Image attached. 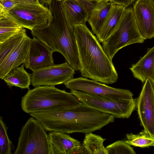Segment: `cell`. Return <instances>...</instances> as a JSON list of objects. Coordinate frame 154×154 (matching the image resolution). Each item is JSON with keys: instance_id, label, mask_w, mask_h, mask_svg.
I'll return each mask as SVG.
<instances>
[{"instance_id": "cell-1", "label": "cell", "mask_w": 154, "mask_h": 154, "mask_svg": "<svg viewBox=\"0 0 154 154\" xmlns=\"http://www.w3.org/2000/svg\"><path fill=\"white\" fill-rule=\"evenodd\" d=\"M29 115L38 121L47 131L67 134L92 132L114 122L115 118L81 102L70 108L34 112Z\"/></svg>"}, {"instance_id": "cell-2", "label": "cell", "mask_w": 154, "mask_h": 154, "mask_svg": "<svg viewBox=\"0 0 154 154\" xmlns=\"http://www.w3.org/2000/svg\"><path fill=\"white\" fill-rule=\"evenodd\" d=\"M74 30L78 47L81 75L101 83L117 82V72L100 42L86 24L75 26Z\"/></svg>"}, {"instance_id": "cell-3", "label": "cell", "mask_w": 154, "mask_h": 154, "mask_svg": "<svg viewBox=\"0 0 154 154\" xmlns=\"http://www.w3.org/2000/svg\"><path fill=\"white\" fill-rule=\"evenodd\" d=\"M52 16L48 25L31 30L33 37L44 42L54 52L60 53L75 70L81 69L74 28L70 26L62 10L61 2L53 0L48 5Z\"/></svg>"}, {"instance_id": "cell-4", "label": "cell", "mask_w": 154, "mask_h": 154, "mask_svg": "<svg viewBox=\"0 0 154 154\" xmlns=\"http://www.w3.org/2000/svg\"><path fill=\"white\" fill-rule=\"evenodd\" d=\"M81 102L71 92L53 86L29 89L21 99V106L26 113L59 110L74 107Z\"/></svg>"}, {"instance_id": "cell-5", "label": "cell", "mask_w": 154, "mask_h": 154, "mask_svg": "<svg viewBox=\"0 0 154 154\" xmlns=\"http://www.w3.org/2000/svg\"><path fill=\"white\" fill-rule=\"evenodd\" d=\"M145 40L139 29L133 8H126L116 29L102 43V47L112 60L121 49L132 44L143 43Z\"/></svg>"}, {"instance_id": "cell-6", "label": "cell", "mask_w": 154, "mask_h": 154, "mask_svg": "<svg viewBox=\"0 0 154 154\" xmlns=\"http://www.w3.org/2000/svg\"><path fill=\"white\" fill-rule=\"evenodd\" d=\"M46 130L32 116L22 127L14 154H50Z\"/></svg>"}, {"instance_id": "cell-7", "label": "cell", "mask_w": 154, "mask_h": 154, "mask_svg": "<svg viewBox=\"0 0 154 154\" xmlns=\"http://www.w3.org/2000/svg\"><path fill=\"white\" fill-rule=\"evenodd\" d=\"M70 91L81 103L87 106L110 114L117 118H129L136 106V100L133 97L114 100L79 91Z\"/></svg>"}, {"instance_id": "cell-8", "label": "cell", "mask_w": 154, "mask_h": 154, "mask_svg": "<svg viewBox=\"0 0 154 154\" xmlns=\"http://www.w3.org/2000/svg\"><path fill=\"white\" fill-rule=\"evenodd\" d=\"M6 15L23 28L31 30L48 25L52 19L48 8L41 4H17Z\"/></svg>"}, {"instance_id": "cell-9", "label": "cell", "mask_w": 154, "mask_h": 154, "mask_svg": "<svg viewBox=\"0 0 154 154\" xmlns=\"http://www.w3.org/2000/svg\"><path fill=\"white\" fill-rule=\"evenodd\" d=\"M64 84L70 90L99 95L114 100L131 99L133 95L129 90L112 87L82 77L73 78Z\"/></svg>"}, {"instance_id": "cell-10", "label": "cell", "mask_w": 154, "mask_h": 154, "mask_svg": "<svg viewBox=\"0 0 154 154\" xmlns=\"http://www.w3.org/2000/svg\"><path fill=\"white\" fill-rule=\"evenodd\" d=\"M75 70L66 62L33 72L31 84L34 87L64 84L73 78Z\"/></svg>"}, {"instance_id": "cell-11", "label": "cell", "mask_w": 154, "mask_h": 154, "mask_svg": "<svg viewBox=\"0 0 154 154\" xmlns=\"http://www.w3.org/2000/svg\"><path fill=\"white\" fill-rule=\"evenodd\" d=\"M136 106L141 125L154 137V86L149 79L137 99Z\"/></svg>"}, {"instance_id": "cell-12", "label": "cell", "mask_w": 154, "mask_h": 154, "mask_svg": "<svg viewBox=\"0 0 154 154\" xmlns=\"http://www.w3.org/2000/svg\"><path fill=\"white\" fill-rule=\"evenodd\" d=\"M53 52L45 44L36 37L31 39L27 60L26 69L33 72L54 65Z\"/></svg>"}, {"instance_id": "cell-13", "label": "cell", "mask_w": 154, "mask_h": 154, "mask_svg": "<svg viewBox=\"0 0 154 154\" xmlns=\"http://www.w3.org/2000/svg\"><path fill=\"white\" fill-rule=\"evenodd\" d=\"M62 8L68 23L72 27L86 24L91 9L97 2L94 0H64Z\"/></svg>"}, {"instance_id": "cell-14", "label": "cell", "mask_w": 154, "mask_h": 154, "mask_svg": "<svg viewBox=\"0 0 154 154\" xmlns=\"http://www.w3.org/2000/svg\"><path fill=\"white\" fill-rule=\"evenodd\" d=\"M139 31L145 40L154 37V6L150 0H137L133 8Z\"/></svg>"}, {"instance_id": "cell-15", "label": "cell", "mask_w": 154, "mask_h": 154, "mask_svg": "<svg viewBox=\"0 0 154 154\" xmlns=\"http://www.w3.org/2000/svg\"><path fill=\"white\" fill-rule=\"evenodd\" d=\"M31 39L27 35L4 61L0 64V78L2 80L11 70L26 62Z\"/></svg>"}, {"instance_id": "cell-16", "label": "cell", "mask_w": 154, "mask_h": 154, "mask_svg": "<svg viewBox=\"0 0 154 154\" xmlns=\"http://www.w3.org/2000/svg\"><path fill=\"white\" fill-rule=\"evenodd\" d=\"M50 154H70L81 144L78 140L63 133L51 131L48 134Z\"/></svg>"}, {"instance_id": "cell-17", "label": "cell", "mask_w": 154, "mask_h": 154, "mask_svg": "<svg viewBox=\"0 0 154 154\" xmlns=\"http://www.w3.org/2000/svg\"><path fill=\"white\" fill-rule=\"evenodd\" d=\"M130 69L135 78L142 82L149 79L154 85V46Z\"/></svg>"}, {"instance_id": "cell-18", "label": "cell", "mask_w": 154, "mask_h": 154, "mask_svg": "<svg viewBox=\"0 0 154 154\" xmlns=\"http://www.w3.org/2000/svg\"><path fill=\"white\" fill-rule=\"evenodd\" d=\"M126 8L122 5L111 4L102 26L96 35L100 43L106 40L117 28Z\"/></svg>"}, {"instance_id": "cell-19", "label": "cell", "mask_w": 154, "mask_h": 154, "mask_svg": "<svg viewBox=\"0 0 154 154\" xmlns=\"http://www.w3.org/2000/svg\"><path fill=\"white\" fill-rule=\"evenodd\" d=\"M111 5L110 2H97L90 12L87 21L91 26L92 32L96 35L102 26Z\"/></svg>"}, {"instance_id": "cell-20", "label": "cell", "mask_w": 154, "mask_h": 154, "mask_svg": "<svg viewBox=\"0 0 154 154\" xmlns=\"http://www.w3.org/2000/svg\"><path fill=\"white\" fill-rule=\"evenodd\" d=\"M24 63L10 71L3 80L9 88L15 86L21 89H29L31 84L32 74L28 73L24 69Z\"/></svg>"}, {"instance_id": "cell-21", "label": "cell", "mask_w": 154, "mask_h": 154, "mask_svg": "<svg viewBox=\"0 0 154 154\" xmlns=\"http://www.w3.org/2000/svg\"><path fill=\"white\" fill-rule=\"evenodd\" d=\"M24 29L7 16L0 17V43L4 42Z\"/></svg>"}, {"instance_id": "cell-22", "label": "cell", "mask_w": 154, "mask_h": 154, "mask_svg": "<svg viewBox=\"0 0 154 154\" xmlns=\"http://www.w3.org/2000/svg\"><path fill=\"white\" fill-rule=\"evenodd\" d=\"M105 140L99 135L90 132L85 134L82 145L87 154H108L103 145Z\"/></svg>"}, {"instance_id": "cell-23", "label": "cell", "mask_w": 154, "mask_h": 154, "mask_svg": "<svg viewBox=\"0 0 154 154\" xmlns=\"http://www.w3.org/2000/svg\"><path fill=\"white\" fill-rule=\"evenodd\" d=\"M126 136L125 141L130 145L141 148L154 146V137L144 129L137 134L131 133Z\"/></svg>"}, {"instance_id": "cell-24", "label": "cell", "mask_w": 154, "mask_h": 154, "mask_svg": "<svg viewBox=\"0 0 154 154\" xmlns=\"http://www.w3.org/2000/svg\"><path fill=\"white\" fill-rule=\"evenodd\" d=\"M26 34V31L25 29L4 42L0 43V64L9 56Z\"/></svg>"}, {"instance_id": "cell-25", "label": "cell", "mask_w": 154, "mask_h": 154, "mask_svg": "<svg viewBox=\"0 0 154 154\" xmlns=\"http://www.w3.org/2000/svg\"><path fill=\"white\" fill-rule=\"evenodd\" d=\"M12 143L10 140L7 133V128L0 117V154H11Z\"/></svg>"}, {"instance_id": "cell-26", "label": "cell", "mask_w": 154, "mask_h": 154, "mask_svg": "<svg viewBox=\"0 0 154 154\" xmlns=\"http://www.w3.org/2000/svg\"><path fill=\"white\" fill-rule=\"evenodd\" d=\"M108 154H136V153L130 145L125 141L119 140L111 144L106 147Z\"/></svg>"}, {"instance_id": "cell-27", "label": "cell", "mask_w": 154, "mask_h": 154, "mask_svg": "<svg viewBox=\"0 0 154 154\" xmlns=\"http://www.w3.org/2000/svg\"><path fill=\"white\" fill-rule=\"evenodd\" d=\"M16 5L13 0H0V17L6 16Z\"/></svg>"}, {"instance_id": "cell-28", "label": "cell", "mask_w": 154, "mask_h": 154, "mask_svg": "<svg viewBox=\"0 0 154 154\" xmlns=\"http://www.w3.org/2000/svg\"><path fill=\"white\" fill-rule=\"evenodd\" d=\"M134 1L135 0H110L109 2L111 4L122 5L127 7Z\"/></svg>"}, {"instance_id": "cell-29", "label": "cell", "mask_w": 154, "mask_h": 154, "mask_svg": "<svg viewBox=\"0 0 154 154\" xmlns=\"http://www.w3.org/2000/svg\"><path fill=\"white\" fill-rule=\"evenodd\" d=\"M16 5L19 4H41L39 0H13Z\"/></svg>"}, {"instance_id": "cell-30", "label": "cell", "mask_w": 154, "mask_h": 154, "mask_svg": "<svg viewBox=\"0 0 154 154\" xmlns=\"http://www.w3.org/2000/svg\"><path fill=\"white\" fill-rule=\"evenodd\" d=\"M53 0H39V2L43 5H45L48 6L51 3Z\"/></svg>"}, {"instance_id": "cell-31", "label": "cell", "mask_w": 154, "mask_h": 154, "mask_svg": "<svg viewBox=\"0 0 154 154\" xmlns=\"http://www.w3.org/2000/svg\"><path fill=\"white\" fill-rule=\"evenodd\" d=\"M110 0H96L97 2L100 3L102 2H109Z\"/></svg>"}, {"instance_id": "cell-32", "label": "cell", "mask_w": 154, "mask_h": 154, "mask_svg": "<svg viewBox=\"0 0 154 154\" xmlns=\"http://www.w3.org/2000/svg\"><path fill=\"white\" fill-rule=\"evenodd\" d=\"M154 6V0H150Z\"/></svg>"}, {"instance_id": "cell-33", "label": "cell", "mask_w": 154, "mask_h": 154, "mask_svg": "<svg viewBox=\"0 0 154 154\" xmlns=\"http://www.w3.org/2000/svg\"><path fill=\"white\" fill-rule=\"evenodd\" d=\"M57 0L58 1H61L64 0Z\"/></svg>"}, {"instance_id": "cell-34", "label": "cell", "mask_w": 154, "mask_h": 154, "mask_svg": "<svg viewBox=\"0 0 154 154\" xmlns=\"http://www.w3.org/2000/svg\"></svg>"}]
</instances>
